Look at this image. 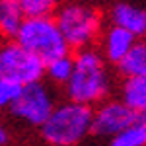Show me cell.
I'll use <instances>...</instances> for the list:
<instances>
[{
	"label": "cell",
	"mask_w": 146,
	"mask_h": 146,
	"mask_svg": "<svg viewBox=\"0 0 146 146\" xmlns=\"http://www.w3.org/2000/svg\"><path fill=\"white\" fill-rule=\"evenodd\" d=\"M66 92L72 103L88 105L101 101L109 92V74L100 53L84 49L74 56L72 76L66 82Z\"/></svg>",
	"instance_id": "1"
},
{
	"label": "cell",
	"mask_w": 146,
	"mask_h": 146,
	"mask_svg": "<svg viewBox=\"0 0 146 146\" xmlns=\"http://www.w3.org/2000/svg\"><path fill=\"white\" fill-rule=\"evenodd\" d=\"M92 107L68 101L53 109L41 125V135L53 146H74L92 131Z\"/></svg>",
	"instance_id": "2"
},
{
	"label": "cell",
	"mask_w": 146,
	"mask_h": 146,
	"mask_svg": "<svg viewBox=\"0 0 146 146\" xmlns=\"http://www.w3.org/2000/svg\"><path fill=\"white\" fill-rule=\"evenodd\" d=\"M16 43L27 53L37 56L43 64L68 55V47L56 27L55 18L23 20L22 27L16 35Z\"/></svg>",
	"instance_id": "3"
},
{
	"label": "cell",
	"mask_w": 146,
	"mask_h": 146,
	"mask_svg": "<svg viewBox=\"0 0 146 146\" xmlns=\"http://www.w3.org/2000/svg\"><path fill=\"white\" fill-rule=\"evenodd\" d=\"M55 22L60 35L64 37L66 47H74V49H82L92 43L101 27L100 14L94 8L82 4H68L60 8Z\"/></svg>",
	"instance_id": "4"
},
{
	"label": "cell",
	"mask_w": 146,
	"mask_h": 146,
	"mask_svg": "<svg viewBox=\"0 0 146 146\" xmlns=\"http://www.w3.org/2000/svg\"><path fill=\"white\" fill-rule=\"evenodd\" d=\"M43 74L45 64L18 43H6L0 47V80L27 86L33 82H41Z\"/></svg>",
	"instance_id": "5"
},
{
	"label": "cell",
	"mask_w": 146,
	"mask_h": 146,
	"mask_svg": "<svg viewBox=\"0 0 146 146\" xmlns=\"http://www.w3.org/2000/svg\"><path fill=\"white\" fill-rule=\"evenodd\" d=\"M10 109L18 119L41 127L49 119V115L53 113L55 103H53L51 90L45 84L33 82V84H27L22 88L18 100L14 101V105Z\"/></svg>",
	"instance_id": "6"
},
{
	"label": "cell",
	"mask_w": 146,
	"mask_h": 146,
	"mask_svg": "<svg viewBox=\"0 0 146 146\" xmlns=\"http://www.w3.org/2000/svg\"><path fill=\"white\" fill-rule=\"evenodd\" d=\"M136 123V113L131 111L123 101H107L98 111H94L92 133L101 136H115L121 131Z\"/></svg>",
	"instance_id": "7"
},
{
	"label": "cell",
	"mask_w": 146,
	"mask_h": 146,
	"mask_svg": "<svg viewBox=\"0 0 146 146\" xmlns=\"http://www.w3.org/2000/svg\"><path fill=\"white\" fill-rule=\"evenodd\" d=\"M113 25L125 29L133 37H146V10L135 4H117L111 10Z\"/></svg>",
	"instance_id": "8"
},
{
	"label": "cell",
	"mask_w": 146,
	"mask_h": 146,
	"mask_svg": "<svg viewBox=\"0 0 146 146\" xmlns=\"http://www.w3.org/2000/svg\"><path fill=\"white\" fill-rule=\"evenodd\" d=\"M136 43V39L131 33H127L125 29L113 25L109 27V31L105 33V39H103V53L107 56V60H111L115 64H119L123 60L127 53L131 51V47Z\"/></svg>",
	"instance_id": "9"
},
{
	"label": "cell",
	"mask_w": 146,
	"mask_h": 146,
	"mask_svg": "<svg viewBox=\"0 0 146 146\" xmlns=\"http://www.w3.org/2000/svg\"><path fill=\"white\" fill-rule=\"evenodd\" d=\"M117 66L125 78L146 76V41H136Z\"/></svg>",
	"instance_id": "10"
},
{
	"label": "cell",
	"mask_w": 146,
	"mask_h": 146,
	"mask_svg": "<svg viewBox=\"0 0 146 146\" xmlns=\"http://www.w3.org/2000/svg\"><path fill=\"white\" fill-rule=\"evenodd\" d=\"M123 103L135 113L146 111V76L127 78L123 84Z\"/></svg>",
	"instance_id": "11"
},
{
	"label": "cell",
	"mask_w": 146,
	"mask_h": 146,
	"mask_svg": "<svg viewBox=\"0 0 146 146\" xmlns=\"http://www.w3.org/2000/svg\"><path fill=\"white\" fill-rule=\"evenodd\" d=\"M23 23V16L20 10V2L2 0L0 2V35L16 37Z\"/></svg>",
	"instance_id": "12"
},
{
	"label": "cell",
	"mask_w": 146,
	"mask_h": 146,
	"mask_svg": "<svg viewBox=\"0 0 146 146\" xmlns=\"http://www.w3.org/2000/svg\"><path fill=\"white\" fill-rule=\"evenodd\" d=\"M72 68H74V58L72 56H60V58H55L51 62L45 64V72L47 76L56 82V84H66L70 76H72Z\"/></svg>",
	"instance_id": "13"
},
{
	"label": "cell",
	"mask_w": 146,
	"mask_h": 146,
	"mask_svg": "<svg viewBox=\"0 0 146 146\" xmlns=\"http://www.w3.org/2000/svg\"><path fill=\"white\" fill-rule=\"evenodd\" d=\"M109 146H146V129L142 125H131L111 138Z\"/></svg>",
	"instance_id": "14"
},
{
	"label": "cell",
	"mask_w": 146,
	"mask_h": 146,
	"mask_svg": "<svg viewBox=\"0 0 146 146\" xmlns=\"http://www.w3.org/2000/svg\"><path fill=\"white\" fill-rule=\"evenodd\" d=\"M53 8H55V2H51V0H22L20 2V10H22L23 20L51 18Z\"/></svg>",
	"instance_id": "15"
},
{
	"label": "cell",
	"mask_w": 146,
	"mask_h": 146,
	"mask_svg": "<svg viewBox=\"0 0 146 146\" xmlns=\"http://www.w3.org/2000/svg\"><path fill=\"white\" fill-rule=\"evenodd\" d=\"M23 86L10 82V80H0V107H12L14 101L18 100Z\"/></svg>",
	"instance_id": "16"
},
{
	"label": "cell",
	"mask_w": 146,
	"mask_h": 146,
	"mask_svg": "<svg viewBox=\"0 0 146 146\" xmlns=\"http://www.w3.org/2000/svg\"><path fill=\"white\" fill-rule=\"evenodd\" d=\"M136 123H138V125H142V127L146 129V111L136 113Z\"/></svg>",
	"instance_id": "17"
},
{
	"label": "cell",
	"mask_w": 146,
	"mask_h": 146,
	"mask_svg": "<svg viewBox=\"0 0 146 146\" xmlns=\"http://www.w3.org/2000/svg\"><path fill=\"white\" fill-rule=\"evenodd\" d=\"M8 140V135H6V131H4V127H0V146L4 144Z\"/></svg>",
	"instance_id": "18"
}]
</instances>
